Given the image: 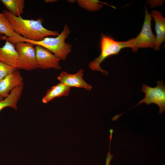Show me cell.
<instances>
[{
    "label": "cell",
    "mask_w": 165,
    "mask_h": 165,
    "mask_svg": "<svg viewBox=\"0 0 165 165\" xmlns=\"http://www.w3.org/2000/svg\"><path fill=\"white\" fill-rule=\"evenodd\" d=\"M2 13L10 22L15 32L26 39V42L39 41L48 36L55 37L59 34L58 31L49 30L44 27L42 18L37 20L25 19L21 16H13L7 10Z\"/></svg>",
    "instance_id": "1"
},
{
    "label": "cell",
    "mask_w": 165,
    "mask_h": 165,
    "mask_svg": "<svg viewBox=\"0 0 165 165\" xmlns=\"http://www.w3.org/2000/svg\"><path fill=\"white\" fill-rule=\"evenodd\" d=\"M130 39L126 41H117L102 33L100 42V54L89 63V67L93 71L100 72L104 75H106L108 74V72L101 68V63L109 57L118 54L122 49L130 48Z\"/></svg>",
    "instance_id": "2"
},
{
    "label": "cell",
    "mask_w": 165,
    "mask_h": 165,
    "mask_svg": "<svg viewBox=\"0 0 165 165\" xmlns=\"http://www.w3.org/2000/svg\"><path fill=\"white\" fill-rule=\"evenodd\" d=\"M71 32L67 24L61 34L55 37H46L39 41H27L34 45L41 46L52 52L61 60H65L72 51L71 44L65 42Z\"/></svg>",
    "instance_id": "3"
},
{
    "label": "cell",
    "mask_w": 165,
    "mask_h": 165,
    "mask_svg": "<svg viewBox=\"0 0 165 165\" xmlns=\"http://www.w3.org/2000/svg\"><path fill=\"white\" fill-rule=\"evenodd\" d=\"M152 18L145 5L144 20L141 31L135 38L130 39V48L133 52H136L140 48H154L156 37L151 27Z\"/></svg>",
    "instance_id": "4"
},
{
    "label": "cell",
    "mask_w": 165,
    "mask_h": 165,
    "mask_svg": "<svg viewBox=\"0 0 165 165\" xmlns=\"http://www.w3.org/2000/svg\"><path fill=\"white\" fill-rule=\"evenodd\" d=\"M34 45L27 42H20L15 44L19 58L17 69L30 71L38 68Z\"/></svg>",
    "instance_id": "5"
},
{
    "label": "cell",
    "mask_w": 165,
    "mask_h": 165,
    "mask_svg": "<svg viewBox=\"0 0 165 165\" xmlns=\"http://www.w3.org/2000/svg\"><path fill=\"white\" fill-rule=\"evenodd\" d=\"M141 91L145 94L144 98L135 106L145 103L146 105L154 103L159 108V113L164 112L165 110V86L163 81H158L157 86L151 87L143 84Z\"/></svg>",
    "instance_id": "6"
},
{
    "label": "cell",
    "mask_w": 165,
    "mask_h": 165,
    "mask_svg": "<svg viewBox=\"0 0 165 165\" xmlns=\"http://www.w3.org/2000/svg\"><path fill=\"white\" fill-rule=\"evenodd\" d=\"M35 46L36 56L38 68L61 69L59 63L61 60L59 58L44 47L39 45Z\"/></svg>",
    "instance_id": "7"
},
{
    "label": "cell",
    "mask_w": 165,
    "mask_h": 165,
    "mask_svg": "<svg viewBox=\"0 0 165 165\" xmlns=\"http://www.w3.org/2000/svg\"><path fill=\"white\" fill-rule=\"evenodd\" d=\"M84 71L80 69L77 72L70 74L66 72H62L57 77L60 82L70 87L81 88L89 91L91 90L92 86L87 83L83 78Z\"/></svg>",
    "instance_id": "8"
},
{
    "label": "cell",
    "mask_w": 165,
    "mask_h": 165,
    "mask_svg": "<svg viewBox=\"0 0 165 165\" xmlns=\"http://www.w3.org/2000/svg\"><path fill=\"white\" fill-rule=\"evenodd\" d=\"M16 69L6 76L0 82V95L6 97L14 88L23 83L20 72Z\"/></svg>",
    "instance_id": "9"
},
{
    "label": "cell",
    "mask_w": 165,
    "mask_h": 165,
    "mask_svg": "<svg viewBox=\"0 0 165 165\" xmlns=\"http://www.w3.org/2000/svg\"><path fill=\"white\" fill-rule=\"evenodd\" d=\"M6 40L4 45L0 47V61L17 69L19 63L18 54L14 44Z\"/></svg>",
    "instance_id": "10"
},
{
    "label": "cell",
    "mask_w": 165,
    "mask_h": 165,
    "mask_svg": "<svg viewBox=\"0 0 165 165\" xmlns=\"http://www.w3.org/2000/svg\"><path fill=\"white\" fill-rule=\"evenodd\" d=\"M0 34L5 35L1 36V39L7 40L14 44L26 42L27 40L15 32L10 22L3 13H0Z\"/></svg>",
    "instance_id": "11"
},
{
    "label": "cell",
    "mask_w": 165,
    "mask_h": 165,
    "mask_svg": "<svg viewBox=\"0 0 165 165\" xmlns=\"http://www.w3.org/2000/svg\"><path fill=\"white\" fill-rule=\"evenodd\" d=\"M150 14L155 22V28L156 37L154 48L155 50H158L165 40V18L158 10H153Z\"/></svg>",
    "instance_id": "12"
},
{
    "label": "cell",
    "mask_w": 165,
    "mask_h": 165,
    "mask_svg": "<svg viewBox=\"0 0 165 165\" xmlns=\"http://www.w3.org/2000/svg\"><path fill=\"white\" fill-rule=\"evenodd\" d=\"M24 83L13 89L6 98L0 101V111L4 108L10 107L17 109V104L23 90Z\"/></svg>",
    "instance_id": "13"
},
{
    "label": "cell",
    "mask_w": 165,
    "mask_h": 165,
    "mask_svg": "<svg viewBox=\"0 0 165 165\" xmlns=\"http://www.w3.org/2000/svg\"><path fill=\"white\" fill-rule=\"evenodd\" d=\"M71 90V88L60 82L49 89L42 99L44 103H47L55 98L68 96Z\"/></svg>",
    "instance_id": "14"
},
{
    "label": "cell",
    "mask_w": 165,
    "mask_h": 165,
    "mask_svg": "<svg viewBox=\"0 0 165 165\" xmlns=\"http://www.w3.org/2000/svg\"><path fill=\"white\" fill-rule=\"evenodd\" d=\"M1 1L8 11L13 16L19 17L23 13L24 0H1Z\"/></svg>",
    "instance_id": "15"
},
{
    "label": "cell",
    "mask_w": 165,
    "mask_h": 165,
    "mask_svg": "<svg viewBox=\"0 0 165 165\" xmlns=\"http://www.w3.org/2000/svg\"><path fill=\"white\" fill-rule=\"evenodd\" d=\"M77 2L80 7L90 11H95L100 10L103 7V4L110 6L105 3L102 2L98 0H79Z\"/></svg>",
    "instance_id": "16"
},
{
    "label": "cell",
    "mask_w": 165,
    "mask_h": 165,
    "mask_svg": "<svg viewBox=\"0 0 165 165\" xmlns=\"http://www.w3.org/2000/svg\"><path fill=\"white\" fill-rule=\"evenodd\" d=\"M16 69L0 61V82Z\"/></svg>",
    "instance_id": "17"
},
{
    "label": "cell",
    "mask_w": 165,
    "mask_h": 165,
    "mask_svg": "<svg viewBox=\"0 0 165 165\" xmlns=\"http://www.w3.org/2000/svg\"><path fill=\"white\" fill-rule=\"evenodd\" d=\"M109 150L110 149L107 155L105 165H110L111 161L113 156L110 153Z\"/></svg>",
    "instance_id": "18"
},
{
    "label": "cell",
    "mask_w": 165,
    "mask_h": 165,
    "mask_svg": "<svg viewBox=\"0 0 165 165\" xmlns=\"http://www.w3.org/2000/svg\"><path fill=\"white\" fill-rule=\"evenodd\" d=\"M45 2H55L56 1H57V0H46L44 1Z\"/></svg>",
    "instance_id": "19"
},
{
    "label": "cell",
    "mask_w": 165,
    "mask_h": 165,
    "mask_svg": "<svg viewBox=\"0 0 165 165\" xmlns=\"http://www.w3.org/2000/svg\"><path fill=\"white\" fill-rule=\"evenodd\" d=\"M4 99L0 95V101L3 100Z\"/></svg>",
    "instance_id": "20"
}]
</instances>
